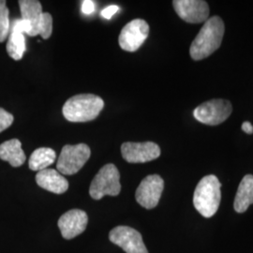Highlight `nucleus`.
<instances>
[{
  "label": "nucleus",
  "instance_id": "f257e3e1",
  "mask_svg": "<svg viewBox=\"0 0 253 253\" xmlns=\"http://www.w3.org/2000/svg\"><path fill=\"white\" fill-rule=\"evenodd\" d=\"M224 23L218 16L208 19L190 45V56L193 60H202L217 51L224 36Z\"/></svg>",
  "mask_w": 253,
  "mask_h": 253
},
{
  "label": "nucleus",
  "instance_id": "f03ea898",
  "mask_svg": "<svg viewBox=\"0 0 253 253\" xmlns=\"http://www.w3.org/2000/svg\"><path fill=\"white\" fill-rule=\"evenodd\" d=\"M104 107L103 100L94 94H79L73 96L64 104V118L70 122H88L98 118Z\"/></svg>",
  "mask_w": 253,
  "mask_h": 253
},
{
  "label": "nucleus",
  "instance_id": "7ed1b4c3",
  "mask_svg": "<svg viewBox=\"0 0 253 253\" xmlns=\"http://www.w3.org/2000/svg\"><path fill=\"white\" fill-rule=\"evenodd\" d=\"M220 188V182L213 174L203 177L198 183L193 195V205L203 217H213L217 213L221 200Z\"/></svg>",
  "mask_w": 253,
  "mask_h": 253
},
{
  "label": "nucleus",
  "instance_id": "20e7f679",
  "mask_svg": "<svg viewBox=\"0 0 253 253\" xmlns=\"http://www.w3.org/2000/svg\"><path fill=\"white\" fill-rule=\"evenodd\" d=\"M121 190L120 173L113 163L104 165L91 182L89 193L94 200H100L104 196H118Z\"/></svg>",
  "mask_w": 253,
  "mask_h": 253
},
{
  "label": "nucleus",
  "instance_id": "39448f33",
  "mask_svg": "<svg viewBox=\"0 0 253 253\" xmlns=\"http://www.w3.org/2000/svg\"><path fill=\"white\" fill-rule=\"evenodd\" d=\"M90 155V148L87 145H65L58 157L56 169L63 175L75 174L89 160Z\"/></svg>",
  "mask_w": 253,
  "mask_h": 253
},
{
  "label": "nucleus",
  "instance_id": "423d86ee",
  "mask_svg": "<svg viewBox=\"0 0 253 253\" xmlns=\"http://www.w3.org/2000/svg\"><path fill=\"white\" fill-rule=\"evenodd\" d=\"M233 106L229 100L222 99L208 100L193 111V117L201 123L217 126L231 116Z\"/></svg>",
  "mask_w": 253,
  "mask_h": 253
},
{
  "label": "nucleus",
  "instance_id": "0eeeda50",
  "mask_svg": "<svg viewBox=\"0 0 253 253\" xmlns=\"http://www.w3.org/2000/svg\"><path fill=\"white\" fill-rule=\"evenodd\" d=\"M149 26L143 19H134L122 28L118 38L121 49L126 52H135L147 39Z\"/></svg>",
  "mask_w": 253,
  "mask_h": 253
},
{
  "label": "nucleus",
  "instance_id": "6e6552de",
  "mask_svg": "<svg viewBox=\"0 0 253 253\" xmlns=\"http://www.w3.org/2000/svg\"><path fill=\"white\" fill-rule=\"evenodd\" d=\"M164 189V181L158 174L146 176L136 190L137 203L146 209L156 208L160 202Z\"/></svg>",
  "mask_w": 253,
  "mask_h": 253
},
{
  "label": "nucleus",
  "instance_id": "1a4fd4ad",
  "mask_svg": "<svg viewBox=\"0 0 253 253\" xmlns=\"http://www.w3.org/2000/svg\"><path fill=\"white\" fill-rule=\"evenodd\" d=\"M109 239L126 253H148L142 235L133 228L116 227L110 232Z\"/></svg>",
  "mask_w": 253,
  "mask_h": 253
},
{
  "label": "nucleus",
  "instance_id": "9d476101",
  "mask_svg": "<svg viewBox=\"0 0 253 253\" xmlns=\"http://www.w3.org/2000/svg\"><path fill=\"white\" fill-rule=\"evenodd\" d=\"M121 154L126 163H145L158 159L161 148L153 142H126L121 145Z\"/></svg>",
  "mask_w": 253,
  "mask_h": 253
},
{
  "label": "nucleus",
  "instance_id": "9b49d317",
  "mask_svg": "<svg viewBox=\"0 0 253 253\" xmlns=\"http://www.w3.org/2000/svg\"><path fill=\"white\" fill-rule=\"evenodd\" d=\"M172 6L177 15L187 23L200 24L208 20L209 7L204 0H174Z\"/></svg>",
  "mask_w": 253,
  "mask_h": 253
},
{
  "label": "nucleus",
  "instance_id": "f8f14e48",
  "mask_svg": "<svg viewBox=\"0 0 253 253\" xmlns=\"http://www.w3.org/2000/svg\"><path fill=\"white\" fill-rule=\"evenodd\" d=\"M30 31V24L23 19H14L9 27L7 52L14 60H21L26 52L25 34Z\"/></svg>",
  "mask_w": 253,
  "mask_h": 253
},
{
  "label": "nucleus",
  "instance_id": "ddd939ff",
  "mask_svg": "<svg viewBox=\"0 0 253 253\" xmlns=\"http://www.w3.org/2000/svg\"><path fill=\"white\" fill-rule=\"evenodd\" d=\"M88 217L81 209H72L58 219V227L65 239H73L81 235L87 225Z\"/></svg>",
  "mask_w": 253,
  "mask_h": 253
},
{
  "label": "nucleus",
  "instance_id": "4468645a",
  "mask_svg": "<svg viewBox=\"0 0 253 253\" xmlns=\"http://www.w3.org/2000/svg\"><path fill=\"white\" fill-rule=\"evenodd\" d=\"M37 184L50 192L62 194L69 189V182L57 170L45 169L38 172L36 175Z\"/></svg>",
  "mask_w": 253,
  "mask_h": 253
},
{
  "label": "nucleus",
  "instance_id": "2eb2a0df",
  "mask_svg": "<svg viewBox=\"0 0 253 253\" xmlns=\"http://www.w3.org/2000/svg\"><path fill=\"white\" fill-rule=\"evenodd\" d=\"M19 7L22 19L30 24V31L28 36L35 37L37 27L42 16V6L38 0H20Z\"/></svg>",
  "mask_w": 253,
  "mask_h": 253
},
{
  "label": "nucleus",
  "instance_id": "dca6fc26",
  "mask_svg": "<svg viewBox=\"0 0 253 253\" xmlns=\"http://www.w3.org/2000/svg\"><path fill=\"white\" fill-rule=\"evenodd\" d=\"M0 159L8 162L12 167H19L25 163L26 154L18 139H11L0 145Z\"/></svg>",
  "mask_w": 253,
  "mask_h": 253
},
{
  "label": "nucleus",
  "instance_id": "f3484780",
  "mask_svg": "<svg viewBox=\"0 0 253 253\" xmlns=\"http://www.w3.org/2000/svg\"><path fill=\"white\" fill-rule=\"evenodd\" d=\"M253 204V175L243 177L235 195L234 208L237 213H244Z\"/></svg>",
  "mask_w": 253,
  "mask_h": 253
},
{
  "label": "nucleus",
  "instance_id": "a211bd4d",
  "mask_svg": "<svg viewBox=\"0 0 253 253\" xmlns=\"http://www.w3.org/2000/svg\"><path fill=\"white\" fill-rule=\"evenodd\" d=\"M56 154L54 149L49 147H41L31 154L28 166L30 170L41 172L47 169L55 161Z\"/></svg>",
  "mask_w": 253,
  "mask_h": 253
},
{
  "label": "nucleus",
  "instance_id": "6ab92c4d",
  "mask_svg": "<svg viewBox=\"0 0 253 253\" xmlns=\"http://www.w3.org/2000/svg\"><path fill=\"white\" fill-rule=\"evenodd\" d=\"M6 4L5 0H0V42L8 39L10 27L9 11Z\"/></svg>",
  "mask_w": 253,
  "mask_h": 253
},
{
  "label": "nucleus",
  "instance_id": "aec40b11",
  "mask_svg": "<svg viewBox=\"0 0 253 253\" xmlns=\"http://www.w3.org/2000/svg\"><path fill=\"white\" fill-rule=\"evenodd\" d=\"M53 32V17L49 12H43L38 25L35 36L41 35L42 39H49Z\"/></svg>",
  "mask_w": 253,
  "mask_h": 253
},
{
  "label": "nucleus",
  "instance_id": "412c9836",
  "mask_svg": "<svg viewBox=\"0 0 253 253\" xmlns=\"http://www.w3.org/2000/svg\"><path fill=\"white\" fill-rule=\"evenodd\" d=\"M13 122V116L3 108H0V132L4 131L11 126Z\"/></svg>",
  "mask_w": 253,
  "mask_h": 253
},
{
  "label": "nucleus",
  "instance_id": "4be33fe9",
  "mask_svg": "<svg viewBox=\"0 0 253 253\" xmlns=\"http://www.w3.org/2000/svg\"><path fill=\"white\" fill-rule=\"evenodd\" d=\"M118 10H119V7L118 6H117V5H111V6L106 7L105 9H102L100 15L103 18L109 20V19L112 18L118 12Z\"/></svg>",
  "mask_w": 253,
  "mask_h": 253
},
{
  "label": "nucleus",
  "instance_id": "5701e85b",
  "mask_svg": "<svg viewBox=\"0 0 253 253\" xmlns=\"http://www.w3.org/2000/svg\"><path fill=\"white\" fill-rule=\"evenodd\" d=\"M95 10V3L91 0H84L82 4V11L84 14H91Z\"/></svg>",
  "mask_w": 253,
  "mask_h": 253
},
{
  "label": "nucleus",
  "instance_id": "b1692460",
  "mask_svg": "<svg viewBox=\"0 0 253 253\" xmlns=\"http://www.w3.org/2000/svg\"><path fill=\"white\" fill-rule=\"evenodd\" d=\"M242 129L247 134H253V126L252 125V123L249 121L244 122L242 124Z\"/></svg>",
  "mask_w": 253,
  "mask_h": 253
}]
</instances>
